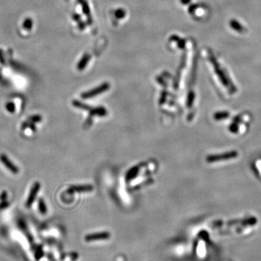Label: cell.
Segmentation results:
<instances>
[{
  "label": "cell",
  "mask_w": 261,
  "mask_h": 261,
  "mask_svg": "<svg viewBox=\"0 0 261 261\" xmlns=\"http://www.w3.org/2000/svg\"><path fill=\"white\" fill-rule=\"evenodd\" d=\"M40 189H41V184L39 182H34V184L32 185L31 188H30L29 194L28 196L26 202H25V207L26 208H29L32 205L35 199H36Z\"/></svg>",
  "instance_id": "obj_1"
},
{
  "label": "cell",
  "mask_w": 261,
  "mask_h": 261,
  "mask_svg": "<svg viewBox=\"0 0 261 261\" xmlns=\"http://www.w3.org/2000/svg\"><path fill=\"white\" fill-rule=\"evenodd\" d=\"M0 161L2 162V163L3 164L4 166L10 171V172H12L14 174H18V173H19L20 170H19V168H18V167L16 166L10 160V158H9L7 155L5 154L0 155Z\"/></svg>",
  "instance_id": "obj_2"
},
{
  "label": "cell",
  "mask_w": 261,
  "mask_h": 261,
  "mask_svg": "<svg viewBox=\"0 0 261 261\" xmlns=\"http://www.w3.org/2000/svg\"><path fill=\"white\" fill-rule=\"evenodd\" d=\"M110 237V234L107 231L96 233V234H91L86 235V236L85 237V240L86 242L105 240V239H109Z\"/></svg>",
  "instance_id": "obj_3"
},
{
  "label": "cell",
  "mask_w": 261,
  "mask_h": 261,
  "mask_svg": "<svg viewBox=\"0 0 261 261\" xmlns=\"http://www.w3.org/2000/svg\"><path fill=\"white\" fill-rule=\"evenodd\" d=\"M38 208L39 212L42 214H46L47 212V208H46V203L43 198H39L38 200Z\"/></svg>",
  "instance_id": "obj_4"
},
{
  "label": "cell",
  "mask_w": 261,
  "mask_h": 261,
  "mask_svg": "<svg viewBox=\"0 0 261 261\" xmlns=\"http://www.w3.org/2000/svg\"><path fill=\"white\" fill-rule=\"evenodd\" d=\"M105 89H106V86H105V88H104V87H101V88L95 89V90H92V91H89V92H88V93L85 94V95H82V97H83L84 98L91 97H92V96H95V95H98V94H100L98 92H101V91H104V90H105Z\"/></svg>",
  "instance_id": "obj_5"
},
{
  "label": "cell",
  "mask_w": 261,
  "mask_h": 261,
  "mask_svg": "<svg viewBox=\"0 0 261 261\" xmlns=\"http://www.w3.org/2000/svg\"><path fill=\"white\" fill-rule=\"evenodd\" d=\"M42 117L41 116H39V115H36V116H30L29 118H28L27 121L30 122V123H39L40 121H41Z\"/></svg>",
  "instance_id": "obj_6"
},
{
  "label": "cell",
  "mask_w": 261,
  "mask_h": 261,
  "mask_svg": "<svg viewBox=\"0 0 261 261\" xmlns=\"http://www.w3.org/2000/svg\"><path fill=\"white\" fill-rule=\"evenodd\" d=\"M21 127H22L23 129L29 128L31 129L33 131H36V126H35L34 124L33 123H30V122H29V121H26V122H25V123H23L22 124V126H21Z\"/></svg>",
  "instance_id": "obj_7"
},
{
  "label": "cell",
  "mask_w": 261,
  "mask_h": 261,
  "mask_svg": "<svg viewBox=\"0 0 261 261\" xmlns=\"http://www.w3.org/2000/svg\"><path fill=\"white\" fill-rule=\"evenodd\" d=\"M5 107L7 110L9 112H11V113H13V112H15V105H14V103L13 102H8L7 103V105H5Z\"/></svg>",
  "instance_id": "obj_8"
},
{
  "label": "cell",
  "mask_w": 261,
  "mask_h": 261,
  "mask_svg": "<svg viewBox=\"0 0 261 261\" xmlns=\"http://www.w3.org/2000/svg\"><path fill=\"white\" fill-rule=\"evenodd\" d=\"M10 206V203L8 200L5 201H1L0 203V210H3V209H5Z\"/></svg>",
  "instance_id": "obj_9"
},
{
  "label": "cell",
  "mask_w": 261,
  "mask_h": 261,
  "mask_svg": "<svg viewBox=\"0 0 261 261\" xmlns=\"http://www.w3.org/2000/svg\"><path fill=\"white\" fill-rule=\"evenodd\" d=\"M8 192L7 191H3L0 194V200L1 201H5L8 199Z\"/></svg>",
  "instance_id": "obj_10"
}]
</instances>
